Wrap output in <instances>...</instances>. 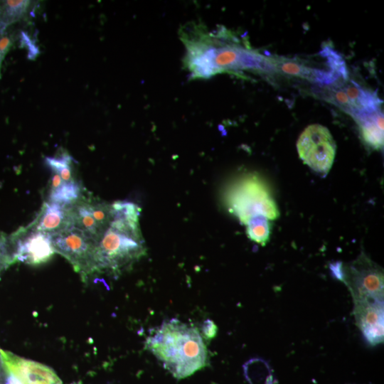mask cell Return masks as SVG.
<instances>
[{"label": "cell", "instance_id": "6da1fadb", "mask_svg": "<svg viewBox=\"0 0 384 384\" xmlns=\"http://www.w3.org/2000/svg\"><path fill=\"white\" fill-rule=\"evenodd\" d=\"M180 38L185 48L184 65L192 78L229 71L275 70L272 60L239 44L226 31H210L193 22L181 28Z\"/></svg>", "mask_w": 384, "mask_h": 384}, {"label": "cell", "instance_id": "7a4b0ae2", "mask_svg": "<svg viewBox=\"0 0 384 384\" xmlns=\"http://www.w3.org/2000/svg\"><path fill=\"white\" fill-rule=\"evenodd\" d=\"M108 225L95 244L96 272L118 275L146 254L139 218L141 208L129 201L111 203Z\"/></svg>", "mask_w": 384, "mask_h": 384}, {"label": "cell", "instance_id": "3957f363", "mask_svg": "<svg viewBox=\"0 0 384 384\" xmlns=\"http://www.w3.org/2000/svg\"><path fill=\"white\" fill-rule=\"evenodd\" d=\"M144 346L177 379L191 375L208 363L207 348L199 331L177 319L164 321L152 329Z\"/></svg>", "mask_w": 384, "mask_h": 384}, {"label": "cell", "instance_id": "277c9868", "mask_svg": "<svg viewBox=\"0 0 384 384\" xmlns=\"http://www.w3.org/2000/svg\"><path fill=\"white\" fill-rule=\"evenodd\" d=\"M224 201L229 212L244 225L254 215H264L269 220L279 216L269 186L255 174L243 175L233 181L225 193Z\"/></svg>", "mask_w": 384, "mask_h": 384}, {"label": "cell", "instance_id": "5b68a950", "mask_svg": "<svg viewBox=\"0 0 384 384\" xmlns=\"http://www.w3.org/2000/svg\"><path fill=\"white\" fill-rule=\"evenodd\" d=\"M55 253L64 257L83 279L96 272L95 240L74 225L51 234Z\"/></svg>", "mask_w": 384, "mask_h": 384}, {"label": "cell", "instance_id": "8992f818", "mask_svg": "<svg viewBox=\"0 0 384 384\" xmlns=\"http://www.w3.org/2000/svg\"><path fill=\"white\" fill-rule=\"evenodd\" d=\"M341 269L339 277L347 285L353 302L383 299V270L365 254Z\"/></svg>", "mask_w": 384, "mask_h": 384}, {"label": "cell", "instance_id": "52a82bcc", "mask_svg": "<svg viewBox=\"0 0 384 384\" xmlns=\"http://www.w3.org/2000/svg\"><path fill=\"white\" fill-rule=\"evenodd\" d=\"M297 149L299 158L310 169L326 176L330 171L336 154V142L324 126L314 124L300 134Z\"/></svg>", "mask_w": 384, "mask_h": 384}, {"label": "cell", "instance_id": "ba28073f", "mask_svg": "<svg viewBox=\"0 0 384 384\" xmlns=\"http://www.w3.org/2000/svg\"><path fill=\"white\" fill-rule=\"evenodd\" d=\"M14 252L11 262H21L30 265H39L48 262L55 254L51 234L39 231L31 224L21 227L11 237Z\"/></svg>", "mask_w": 384, "mask_h": 384}, {"label": "cell", "instance_id": "9c48e42d", "mask_svg": "<svg viewBox=\"0 0 384 384\" xmlns=\"http://www.w3.org/2000/svg\"><path fill=\"white\" fill-rule=\"evenodd\" d=\"M0 359L6 373L16 378L21 384H63L51 368L38 362L2 349Z\"/></svg>", "mask_w": 384, "mask_h": 384}, {"label": "cell", "instance_id": "30bf717a", "mask_svg": "<svg viewBox=\"0 0 384 384\" xmlns=\"http://www.w3.org/2000/svg\"><path fill=\"white\" fill-rule=\"evenodd\" d=\"M330 99L356 118L378 111L381 103L375 94L352 80L332 88Z\"/></svg>", "mask_w": 384, "mask_h": 384}, {"label": "cell", "instance_id": "8fae6325", "mask_svg": "<svg viewBox=\"0 0 384 384\" xmlns=\"http://www.w3.org/2000/svg\"><path fill=\"white\" fill-rule=\"evenodd\" d=\"M356 322L366 340L372 346L383 341V299L353 302Z\"/></svg>", "mask_w": 384, "mask_h": 384}, {"label": "cell", "instance_id": "7c38bea8", "mask_svg": "<svg viewBox=\"0 0 384 384\" xmlns=\"http://www.w3.org/2000/svg\"><path fill=\"white\" fill-rule=\"evenodd\" d=\"M36 230L50 234L72 225L70 206L46 201L36 218L30 223Z\"/></svg>", "mask_w": 384, "mask_h": 384}, {"label": "cell", "instance_id": "4fadbf2b", "mask_svg": "<svg viewBox=\"0 0 384 384\" xmlns=\"http://www.w3.org/2000/svg\"><path fill=\"white\" fill-rule=\"evenodd\" d=\"M70 213L72 225L87 233L95 242L105 229H102L92 216L86 198L84 196L76 203L70 206Z\"/></svg>", "mask_w": 384, "mask_h": 384}, {"label": "cell", "instance_id": "5bb4252c", "mask_svg": "<svg viewBox=\"0 0 384 384\" xmlns=\"http://www.w3.org/2000/svg\"><path fill=\"white\" fill-rule=\"evenodd\" d=\"M365 142L375 149L383 144V115L380 110L357 118Z\"/></svg>", "mask_w": 384, "mask_h": 384}, {"label": "cell", "instance_id": "9a60e30c", "mask_svg": "<svg viewBox=\"0 0 384 384\" xmlns=\"http://www.w3.org/2000/svg\"><path fill=\"white\" fill-rule=\"evenodd\" d=\"M82 197V186L79 181H63L58 186L49 188L48 201L71 206Z\"/></svg>", "mask_w": 384, "mask_h": 384}, {"label": "cell", "instance_id": "2e32d148", "mask_svg": "<svg viewBox=\"0 0 384 384\" xmlns=\"http://www.w3.org/2000/svg\"><path fill=\"white\" fill-rule=\"evenodd\" d=\"M250 384H274V375L268 363L261 358H252L243 365Z\"/></svg>", "mask_w": 384, "mask_h": 384}, {"label": "cell", "instance_id": "e0dca14e", "mask_svg": "<svg viewBox=\"0 0 384 384\" xmlns=\"http://www.w3.org/2000/svg\"><path fill=\"white\" fill-rule=\"evenodd\" d=\"M29 1H0V33L6 28L21 18L27 11Z\"/></svg>", "mask_w": 384, "mask_h": 384}, {"label": "cell", "instance_id": "ac0fdd59", "mask_svg": "<svg viewBox=\"0 0 384 384\" xmlns=\"http://www.w3.org/2000/svg\"><path fill=\"white\" fill-rule=\"evenodd\" d=\"M44 162L51 172L58 174L63 181H77L73 174V158L68 151L63 150L54 156H46Z\"/></svg>", "mask_w": 384, "mask_h": 384}, {"label": "cell", "instance_id": "d6986e66", "mask_svg": "<svg viewBox=\"0 0 384 384\" xmlns=\"http://www.w3.org/2000/svg\"><path fill=\"white\" fill-rule=\"evenodd\" d=\"M245 225L246 234L252 241L262 246L267 243L271 233V225L268 218L261 215H254Z\"/></svg>", "mask_w": 384, "mask_h": 384}, {"label": "cell", "instance_id": "ffe728a7", "mask_svg": "<svg viewBox=\"0 0 384 384\" xmlns=\"http://www.w3.org/2000/svg\"><path fill=\"white\" fill-rule=\"evenodd\" d=\"M218 328L210 319H206L202 325V332L204 337L209 340L214 338L217 334Z\"/></svg>", "mask_w": 384, "mask_h": 384}, {"label": "cell", "instance_id": "44dd1931", "mask_svg": "<svg viewBox=\"0 0 384 384\" xmlns=\"http://www.w3.org/2000/svg\"><path fill=\"white\" fill-rule=\"evenodd\" d=\"M5 384H21L20 381L11 375H8L6 378Z\"/></svg>", "mask_w": 384, "mask_h": 384}, {"label": "cell", "instance_id": "7402d4cb", "mask_svg": "<svg viewBox=\"0 0 384 384\" xmlns=\"http://www.w3.org/2000/svg\"><path fill=\"white\" fill-rule=\"evenodd\" d=\"M5 55L2 54L1 52H0V68H1V62L4 58Z\"/></svg>", "mask_w": 384, "mask_h": 384}]
</instances>
